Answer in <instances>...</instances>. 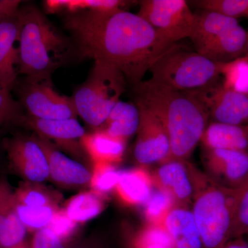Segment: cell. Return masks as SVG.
<instances>
[{
  "label": "cell",
  "instance_id": "1",
  "mask_svg": "<svg viewBox=\"0 0 248 248\" xmlns=\"http://www.w3.org/2000/svg\"><path fill=\"white\" fill-rule=\"evenodd\" d=\"M65 24L81 58L115 67L135 86L174 45L143 18L126 10L68 14Z\"/></svg>",
  "mask_w": 248,
  "mask_h": 248
},
{
  "label": "cell",
  "instance_id": "2",
  "mask_svg": "<svg viewBox=\"0 0 248 248\" xmlns=\"http://www.w3.org/2000/svg\"><path fill=\"white\" fill-rule=\"evenodd\" d=\"M135 88L137 102L154 111L167 131L170 151L165 162L187 160L208 126V112L187 93L154 80L142 81Z\"/></svg>",
  "mask_w": 248,
  "mask_h": 248
},
{
  "label": "cell",
  "instance_id": "3",
  "mask_svg": "<svg viewBox=\"0 0 248 248\" xmlns=\"http://www.w3.org/2000/svg\"><path fill=\"white\" fill-rule=\"evenodd\" d=\"M18 19V74L36 81H51L66 53V40L35 6L21 5Z\"/></svg>",
  "mask_w": 248,
  "mask_h": 248
},
{
  "label": "cell",
  "instance_id": "4",
  "mask_svg": "<svg viewBox=\"0 0 248 248\" xmlns=\"http://www.w3.org/2000/svg\"><path fill=\"white\" fill-rule=\"evenodd\" d=\"M236 195L204 177L191 209L204 248H223L231 241Z\"/></svg>",
  "mask_w": 248,
  "mask_h": 248
},
{
  "label": "cell",
  "instance_id": "5",
  "mask_svg": "<svg viewBox=\"0 0 248 248\" xmlns=\"http://www.w3.org/2000/svg\"><path fill=\"white\" fill-rule=\"evenodd\" d=\"M126 82L123 73L115 67L94 62L87 79L73 96L78 115L93 128H101L120 100Z\"/></svg>",
  "mask_w": 248,
  "mask_h": 248
},
{
  "label": "cell",
  "instance_id": "6",
  "mask_svg": "<svg viewBox=\"0 0 248 248\" xmlns=\"http://www.w3.org/2000/svg\"><path fill=\"white\" fill-rule=\"evenodd\" d=\"M151 79L177 91L200 89L220 79L218 63L174 44L151 67Z\"/></svg>",
  "mask_w": 248,
  "mask_h": 248
},
{
  "label": "cell",
  "instance_id": "7",
  "mask_svg": "<svg viewBox=\"0 0 248 248\" xmlns=\"http://www.w3.org/2000/svg\"><path fill=\"white\" fill-rule=\"evenodd\" d=\"M19 104L27 115L40 120L76 119L78 116L73 97L62 95L53 89L51 81H36L25 78L17 80L14 89Z\"/></svg>",
  "mask_w": 248,
  "mask_h": 248
},
{
  "label": "cell",
  "instance_id": "8",
  "mask_svg": "<svg viewBox=\"0 0 248 248\" xmlns=\"http://www.w3.org/2000/svg\"><path fill=\"white\" fill-rule=\"evenodd\" d=\"M138 15L174 44L190 37L195 19L184 0H142Z\"/></svg>",
  "mask_w": 248,
  "mask_h": 248
},
{
  "label": "cell",
  "instance_id": "9",
  "mask_svg": "<svg viewBox=\"0 0 248 248\" xmlns=\"http://www.w3.org/2000/svg\"><path fill=\"white\" fill-rule=\"evenodd\" d=\"M3 146L8 169L24 182L39 184L50 177L46 155L35 135L16 134L4 137Z\"/></svg>",
  "mask_w": 248,
  "mask_h": 248
},
{
  "label": "cell",
  "instance_id": "10",
  "mask_svg": "<svg viewBox=\"0 0 248 248\" xmlns=\"http://www.w3.org/2000/svg\"><path fill=\"white\" fill-rule=\"evenodd\" d=\"M184 92L200 102L214 122L231 125L248 124V95L226 89L220 79L200 89Z\"/></svg>",
  "mask_w": 248,
  "mask_h": 248
},
{
  "label": "cell",
  "instance_id": "11",
  "mask_svg": "<svg viewBox=\"0 0 248 248\" xmlns=\"http://www.w3.org/2000/svg\"><path fill=\"white\" fill-rule=\"evenodd\" d=\"M151 175L155 187L169 192L175 205L190 207L205 174L187 160H172L160 164Z\"/></svg>",
  "mask_w": 248,
  "mask_h": 248
},
{
  "label": "cell",
  "instance_id": "12",
  "mask_svg": "<svg viewBox=\"0 0 248 248\" xmlns=\"http://www.w3.org/2000/svg\"><path fill=\"white\" fill-rule=\"evenodd\" d=\"M140 112L134 156L142 166L161 164L167 160L170 151L169 135L158 115L141 102H135Z\"/></svg>",
  "mask_w": 248,
  "mask_h": 248
},
{
  "label": "cell",
  "instance_id": "13",
  "mask_svg": "<svg viewBox=\"0 0 248 248\" xmlns=\"http://www.w3.org/2000/svg\"><path fill=\"white\" fill-rule=\"evenodd\" d=\"M204 173L224 188L238 190L248 184V151L203 148Z\"/></svg>",
  "mask_w": 248,
  "mask_h": 248
},
{
  "label": "cell",
  "instance_id": "14",
  "mask_svg": "<svg viewBox=\"0 0 248 248\" xmlns=\"http://www.w3.org/2000/svg\"><path fill=\"white\" fill-rule=\"evenodd\" d=\"M35 137L46 155L50 178L54 182L66 187L90 185L92 173L89 170L58 151L49 140L37 135Z\"/></svg>",
  "mask_w": 248,
  "mask_h": 248
},
{
  "label": "cell",
  "instance_id": "15",
  "mask_svg": "<svg viewBox=\"0 0 248 248\" xmlns=\"http://www.w3.org/2000/svg\"><path fill=\"white\" fill-rule=\"evenodd\" d=\"M20 125L35 132L36 135L46 140H53L60 146L76 150L86 133L77 119L45 120L24 114Z\"/></svg>",
  "mask_w": 248,
  "mask_h": 248
},
{
  "label": "cell",
  "instance_id": "16",
  "mask_svg": "<svg viewBox=\"0 0 248 248\" xmlns=\"http://www.w3.org/2000/svg\"><path fill=\"white\" fill-rule=\"evenodd\" d=\"M19 11V10H18ZM18 11L0 22V86L11 93L18 80Z\"/></svg>",
  "mask_w": 248,
  "mask_h": 248
},
{
  "label": "cell",
  "instance_id": "17",
  "mask_svg": "<svg viewBox=\"0 0 248 248\" xmlns=\"http://www.w3.org/2000/svg\"><path fill=\"white\" fill-rule=\"evenodd\" d=\"M14 190L0 177V248H11L24 242L27 230L16 213Z\"/></svg>",
  "mask_w": 248,
  "mask_h": 248
},
{
  "label": "cell",
  "instance_id": "18",
  "mask_svg": "<svg viewBox=\"0 0 248 248\" xmlns=\"http://www.w3.org/2000/svg\"><path fill=\"white\" fill-rule=\"evenodd\" d=\"M162 226L172 240L173 248H205L190 207L174 205Z\"/></svg>",
  "mask_w": 248,
  "mask_h": 248
},
{
  "label": "cell",
  "instance_id": "19",
  "mask_svg": "<svg viewBox=\"0 0 248 248\" xmlns=\"http://www.w3.org/2000/svg\"><path fill=\"white\" fill-rule=\"evenodd\" d=\"M248 32L239 25L218 36L204 46L200 55L215 63H225L248 55Z\"/></svg>",
  "mask_w": 248,
  "mask_h": 248
},
{
  "label": "cell",
  "instance_id": "20",
  "mask_svg": "<svg viewBox=\"0 0 248 248\" xmlns=\"http://www.w3.org/2000/svg\"><path fill=\"white\" fill-rule=\"evenodd\" d=\"M194 15L195 19L189 38L197 53L218 36L239 24L238 19L215 11L202 10Z\"/></svg>",
  "mask_w": 248,
  "mask_h": 248
},
{
  "label": "cell",
  "instance_id": "21",
  "mask_svg": "<svg viewBox=\"0 0 248 248\" xmlns=\"http://www.w3.org/2000/svg\"><path fill=\"white\" fill-rule=\"evenodd\" d=\"M115 190L126 205H145L154 190L153 178L143 167L120 171Z\"/></svg>",
  "mask_w": 248,
  "mask_h": 248
},
{
  "label": "cell",
  "instance_id": "22",
  "mask_svg": "<svg viewBox=\"0 0 248 248\" xmlns=\"http://www.w3.org/2000/svg\"><path fill=\"white\" fill-rule=\"evenodd\" d=\"M201 142L203 148L209 149L248 151V124L212 122L205 128Z\"/></svg>",
  "mask_w": 248,
  "mask_h": 248
},
{
  "label": "cell",
  "instance_id": "23",
  "mask_svg": "<svg viewBox=\"0 0 248 248\" xmlns=\"http://www.w3.org/2000/svg\"><path fill=\"white\" fill-rule=\"evenodd\" d=\"M81 146L94 164L115 165L123 158L126 141L108 135L102 129L86 133L81 140Z\"/></svg>",
  "mask_w": 248,
  "mask_h": 248
},
{
  "label": "cell",
  "instance_id": "24",
  "mask_svg": "<svg viewBox=\"0 0 248 248\" xmlns=\"http://www.w3.org/2000/svg\"><path fill=\"white\" fill-rule=\"evenodd\" d=\"M140 123V112L136 104L120 100L99 128L114 138L127 141L138 133Z\"/></svg>",
  "mask_w": 248,
  "mask_h": 248
},
{
  "label": "cell",
  "instance_id": "25",
  "mask_svg": "<svg viewBox=\"0 0 248 248\" xmlns=\"http://www.w3.org/2000/svg\"><path fill=\"white\" fill-rule=\"evenodd\" d=\"M133 1L122 0H49L45 4L50 14L66 11L68 14L79 11H114L125 10Z\"/></svg>",
  "mask_w": 248,
  "mask_h": 248
},
{
  "label": "cell",
  "instance_id": "26",
  "mask_svg": "<svg viewBox=\"0 0 248 248\" xmlns=\"http://www.w3.org/2000/svg\"><path fill=\"white\" fill-rule=\"evenodd\" d=\"M104 208L102 196L91 191L81 192L73 197L66 203L63 210L70 218L78 224L97 217Z\"/></svg>",
  "mask_w": 248,
  "mask_h": 248
},
{
  "label": "cell",
  "instance_id": "27",
  "mask_svg": "<svg viewBox=\"0 0 248 248\" xmlns=\"http://www.w3.org/2000/svg\"><path fill=\"white\" fill-rule=\"evenodd\" d=\"M222 84L226 89L248 95V55L225 63H218Z\"/></svg>",
  "mask_w": 248,
  "mask_h": 248
},
{
  "label": "cell",
  "instance_id": "28",
  "mask_svg": "<svg viewBox=\"0 0 248 248\" xmlns=\"http://www.w3.org/2000/svg\"><path fill=\"white\" fill-rule=\"evenodd\" d=\"M15 202L31 208L57 205L53 193L36 183L24 182L14 191Z\"/></svg>",
  "mask_w": 248,
  "mask_h": 248
},
{
  "label": "cell",
  "instance_id": "29",
  "mask_svg": "<svg viewBox=\"0 0 248 248\" xmlns=\"http://www.w3.org/2000/svg\"><path fill=\"white\" fill-rule=\"evenodd\" d=\"M15 205L16 213L23 226L30 231L37 232L48 227L59 210L57 205L31 208L16 202Z\"/></svg>",
  "mask_w": 248,
  "mask_h": 248
},
{
  "label": "cell",
  "instance_id": "30",
  "mask_svg": "<svg viewBox=\"0 0 248 248\" xmlns=\"http://www.w3.org/2000/svg\"><path fill=\"white\" fill-rule=\"evenodd\" d=\"M155 188L144 205V215L148 225L162 226L165 218L175 203L169 192L157 187Z\"/></svg>",
  "mask_w": 248,
  "mask_h": 248
},
{
  "label": "cell",
  "instance_id": "31",
  "mask_svg": "<svg viewBox=\"0 0 248 248\" xmlns=\"http://www.w3.org/2000/svg\"><path fill=\"white\" fill-rule=\"evenodd\" d=\"M188 2L201 10L215 11L236 19H248V0H196Z\"/></svg>",
  "mask_w": 248,
  "mask_h": 248
},
{
  "label": "cell",
  "instance_id": "32",
  "mask_svg": "<svg viewBox=\"0 0 248 248\" xmlns=\"http://www.w3.org/2000/svg\"><path fill=\"white\" fill-rule=\"evenodd\" d=\"M120 171L116 169L115 165L109 164H93L91 186L93 192L104 196L115 189Z\"/></svg>",
  "mask_w": 248,
  "mask_h": 248
},
{
  "label": "cell",
  "instance_id": "33",
  "mask_svg": "<svg viewBox=\"0 0 248 248\" xmlns=\"http://www.w3.org/2000/svg\"><path fill=\"white\" fill-rule=\"evenodd\" d=\"M24 115L19 102L15 100L11 93L0 86V129L20 125Z\"/></svg>",
  "mask_w": 248,
  "mask_h": 248
},
{
  "label": "cell",
  "instance_id": "34",
  "mask_svg": "<svg viewBox=\"0 0 248 248\" xmlns=\"http://www.w3.org/2000/svg\"><path fill=\"white\" fill-rule=\"evenodd\" d=\"M248 236V184L236 190L231 240Z\"/></svg>",
  "mask_w": 248,
  "mask_h": 248
},
{
  "label": "cell",
  "instance_id": "35",
  "mask_svg": "<svg viewBox=\"0 0 248 248\" xmlns=\"http://www.w3.org/2000/svg\"><path fill=\"white\" fill-rule=\"evenodd\" d=\"M133 244L155 245L173 248L172 240L163 226L148 225L134 238Z\"/></svg>",
  "mask_w": 248,
  "mask_h": 248
},
{
  "label": "cell",
  "instance_id": "36",
  "mask_svg": "<svg viewBox=\"0 0 248 248\" xmlns=\"http://www.w3.org/2000/svg\"><path fill=\"white\" fill-rule=\"evenodd\" d=\"M77 224L68 217L63 209H59L48 227L63 241L73 234L76 231Z\"/></svg>",
  "mask_w": 248,
  "mask_h": 248
},
{
  "label": "cell",
  "instance_id": "37",
  "mask_svg": "<svg viewBox=\"0 0 248 248\" xmlns=\"http://www.w3.org/2000/svg\"><path fill=\"white\" fill-rule=\"evenodd\" d=\"M31 248H66L60 239L48 227L35 232Z\"/></svg>",
  "mask_w": 248,
  "mask_h": 248
},
{
  "label": "cell",
  "instance_id": "38",
  "mask_svg": "<svg viewBox=\"0 0 248 248\" xmlns=\"http://www.w3.org/2000/svg\"><path fill=\"white\" fill-rule=\"evenodd\" d=\"M22 5L20 0H0V22L17 12Z\"/></svg>",
  "mask_w": 248,
  "mask_h": 248
},
{
  "label": "cell",
  "instance_id": "39",
  "mask_svg": "<svg viewBox=\"0 0 248 248\" xmlns=\"http://www.w3.org/2000/svg\"><path fill=\"white\" fill-rule=\"evenodd\" d=\"M223 248H248V241L244 237L236 238L228 241Z\"/></svg>",
  "mask_w": 248,
  "mask_h": 248
},
{
  "label": "cell",
  "instance_id": "40",
  "mask_svg": "<svg viewBox=\"0 0 248 248\" xmlns=\"http://www.w3.org/2000/svg\"><path fill=\"white\" fill-rule=\"evenodd\" d=\"M3 130H4L0 129V172L4 168V165L6 164V156H5L4 146H3V140H4V137H1Z\"/></svg>",
  "mask_w": 248,
  "mask_h": 248
},
{
  "label": "cell",
  "instance_id": "41",
  "mask_svg": "<svg viewBox=\"0 0 248 248\" xmlns=\"http://www.w3.org/2000/svg\"><path fill=\"white\" fill-rule=\"evenodd\" d=\"M133 248H166L159 246L155 245L133 244Z\"/></svg>",
  "mask_w": 248,
  "mask_h": 248
},
{
  "label": "cell",
  "instance_id": "42",
  "mask_svg": "<svg viewBox=\"0 0 248 248\" xmlns=\"http://www.w3.org/2000/svg\"><path fill=\"white\" fill-rule=\"evenodd\" d=\"M11 248H31V247H29V246H28L27 243H26L25 241H24V242L22 243V244L18 245V246H16V247Z\"/></svg>",
  "mask_w": 248,
  "mask_h": 248
},
{
  "label": "cell",
  "instance_id": "43",
  "mask_svg": "<svg viewBox=\"0 0 248 248\" xmlns=\"http://www.w3.org/2000/svg\"><path fill=\"white\" fill-rule=\"evenodd\" d=\"M76 248H102L101 247H99V246H94V247L93 246H80V247H78Z\"/></svg>",
  "mask_w": 248,
  "mask_h": 248
},
{
  "label": "cell",
  "instance_id": "44",
  "mask_svg": "<svg viewBox=\"0 0 248 248\" xmlns=\"http://www.w3.org/2000/svg\"></svg>",
  "mask_w": 248,
  "mask_h": 248
}]
</instances>
